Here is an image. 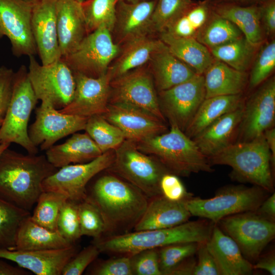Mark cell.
Instances as JSON below:
<instances>
[{
	"label": "cell",
	"mask_w": 275,
	"mask_h": 275,
	"mask_svg": "<svg viewBox=\"0 0 275 275\" xmlns=\"http://www.w3.org/2000/svg\"><path fill=\"white\" fill-rule=\"evenodd\" d=\"M86 187V198L100 212L102 236L131 232L143 215L149 198L138 188L107 169Z\"/></svg>",
	"instance_id": "6da1fadb"
},
{
	"label": "cell",
	"mask_w": 275,
	"mask_h": 275,
	"mask_svg": "<svg viewBox=\"0 0 275 275\" xmlns=\"http://www.w3.org/2000/svg\"><path fill=\"white\" fill-rule=\"evenodd\" d=\"M45 155L5 149L0 155V197L30 211L43 191L42 182L58 170Z\"/></svg>",
	"instance_id": "7a4b0ae2"
},
{
	"label": "cell",
	"mask_w": 275,
	"mask_h": 275,
	"mask_svg": "<svg viewBox=\"0 0 275 275\" xmlns=\"http://www.w3.org/2000/svg\"><path fill=\"white\" fill-rule=\"evenodd\" d=\"M213 227L205 221L186 222L160 229L134 231L126 233L93 239L100 253L130 256L139 252L167 245L194 242L206 243Z\"/></svg>",
	"instance_id": "3957f363"
},
{
	"label": "cell",
	"mask_w": 275,
	"mask_h": 275,
	"mask_svg": "<svg viewBox=\"0 0 275 275\" xmlns=\"http://www.w3.org/2000/svg\"><path fill=\"white\" fill-rule=\"evenodd\" d=\"M136 144L141 151L153 157L177 176L214 170L194 141L176 126L171 125L169 131Z\"/></svg>",
	"instance_id": "277c9868"
},
{
	"label": "cell",
	"mask_w": 275,
	"mask_h": 275,
	"mask_svg": "<svg viewBox=\"0 0 275 275\" xmlns=\"http://www.w3.org/2000/svg\"><path fill=\"white\" fill-rule=\"evenodd\" d=\"M208 159L212 166L230 167L233 177L239 181L273 191L271 155L263 134L249 141L234 142Z\"/></svg>",
	"instance_id": "5b68a950"
},
{
	"label": "cell",
	"mask_w": 275,
	"mask_h": 275,
	"mask_svg": "<svg viewBox=\"0 0 275 275\" xmlns=\"http://www.w3.org/2000/svg\"><path fill=\"white\" fill-rule=\"evenodd\" d=\"M38 99L30 82L28 70L21 65L14 73L12 94L0 127V144L16 143L30 154H37L38 147L28 134V122Z\"/></svg>",
	"instance_id": "8992f818"
},
{
	"label": "cell",
	"mask_w": 275,
	"mask_h": 275,
	"mask_svg": "<svg viewBox=\"0 0 275 275\" xmlns=\"http://www.w3.org/2000/svg\"><path fill=\"white\" fill-rule=\"evenodd\" d=\"M114 151V161L108 170L138 188L149 198L161 195L160 179L169 172L161 163L141 151L136 143L126 139Z\"/></svg>",
	"instance_id": "52a82bcc"
},
{
	"label": "cell",
	"mask_w": 275,
	"mask_h": 275,
	"mask_svg": "<svg viewBox=\"0 0 275 275\" xmlns=\"http://www.w3.org/2000/svg\"><path fill=\"white\" fill-rule=\"evenodd\" d=\"M262 188L231 186L224 187L213 197L191 198L186 200L191 215L218 223L227 216L246 212H255L266 199Z\"/></svg>",
	"instance_id": "ba28073f"
},
{
	"label": "cell",
	"mask_w": 275,
	"mask_h": 275,
	"mask_svg": "<svg viewBox=\"0 0 275 275\" xmlns=\"http://www.w3.org/2000/svg\"><path fill=\"white\" fill-rule=\"evenodd\" d=\"M29 57L28 75L37 98L62 109L72 100L75 89L73 72L60 59L50 64H39L34 56Z\"/></svg>",
	"instance_id": "9c48e42d"
},
{
	"label": "cell",
	"mask_w": 275,
	"mask_h": 275,
	"mask_svg": "<svg viewBox=\"0 0 275 275\" xmlns=\"http://www.w3.org/2000/svg\"><path fill=\"white\" fill-rule=\"evenodd\" d=\"M119 51L111 31L102 26L88 34L72 52L61 59L73 73L97 78L106 73Z\"/></svg>",
	"instance_id": "30bf717a"
},
{
	"label": "cell",
	"mask_w": 275,
	"mask_h": 275,
	"mask_svg": "<svg viewBox=\"0 0 275 275\" xmlns=\"http://www.w3.org/2000/svg\"><path fill=\"white\" fill-rule=\"evenodd\" d=\"M114 103L135 106L166 122L159 107L157 92L147 64L111 81L109 103Z\"/></svg>",
	"instance_id": "8fae6325"
},
{
	"label": "cell",
	"mask_w": 275,
	"mask_h": 275,
	"mask_svg": "<svg viewBox=\"0 0 275 275\" xmlns=\"http://www.w3.org/2000/svg\"><path fill=\"white\" fill-rule=\"evenodd\" d=\"M218 222L223 231L236 242L247 259H257L274 237V222L254 211L231 215Z\"/></svg>",
	"instance_id": "7c38bea8"
},
{
	"label": "cell",
	"mask_w": 275,
	"mask_h": 275,
	"mask_svg": "<svg viewBox=\"0 0 275 275\" xmlns=\"http://www.w3.org/2000/svg\"><path fill=\"white\" fill-rule=\"evenodd\" d=\"M114 158L115 151L111 150L90 161L59 168L43 181V191L59 193L79 203L86 198L89 182L98 174L109 168Z\"/></svg>",
	"instance_id": "4fadbf2b"
},
{
	"label": "cell",
	"mask_w": 275,
	"mask_h": 275,
	"mask_svg": "<svg viewBox=\"0 0 275 275\" xmlns=\"http://www.w3.org/2000/svg\"><path fill=\"white\" fill-rule=\"evenodd\" d=\"M157 96L166 121L184 132L205 99L203 75L197 74L184 82L158 92Z\"/></svg>",
	"instance_id": "5bb4252c"
},
{
	"label": "cell",
	"mask_w": 275,
	"mask_h": 275,
	"mask_svg": "<svg viewBox=\"0 0 275 275\" xmlns=\"http://www.w3.org/2000/svg\"><path fill=\"white\" fill-rule=\"evenodd\" d=\"M33 4L25 0H0V39H9L17 57L37 53L31 27Z\"/></svg>",
	"instance_id": "9a60e30c"
},
{
	"label": "cell",
	"mask_w": 275,
	"mask_h": 275,
	"mask_svg": "<svg viewBox=\"0 0 275 275\" xmlns=\"http://www.w3.org/2000/svg\"><path fill=\"white\" fill-rule=\"evenodd\" d=\"M35 113V120L28 129L29 136L35 146L46 151L59 140L85 130L88 119L62 113L46 101H41Z\"/></svg>",
	"instance_id": "2e32d148"
},
{
	"label": "cell",
	"mask_w": 275,
	"mask_h": 275,
	"mask_svg": "<svg viewBox=\"0 0 275 275\" xmlns=\"http://www.w3.org/2000/svg\"><path fill=\"white\" fill-rule=\"evenodd\" d=\"M245 101L238 128V142L252 140L273 127L275 119V79H266Z\"/></svg>",
	"instance_id": "e0dca14e"
},
{
	"label": "cell",
	"mask_w": 275,
	"mask_h": 275,
	"mask_svg": "<svg viewBox=\"0 0 275 275\" xmlns=\"http://www.w3.org/2000/svg\"><path fill=\"white\" fill-rule=\"evenodd\" d=\"M101 116L118 127L125 139L135 143L168 131L166 123L154 115L124 103H108L106 112Z\"/></svg>",
	"instance_id": "ac0fdd59"
},
{
	"label": "cell",
	"mask_w": 275,
	"mask_h": 275,
	"mask_svg": "<svg viewBox=\"0 0 275 275\" xmlns=\"http://www.w3.org/2000/svg\"><path fill=\"white\" fill-rule=\"evenodd\" d=\"M73 74L75 81L73 97L67 106L59 111L87 118L104 114L110 95L111 79L107 73L97 78Z\"/></svg>",
	"instance_id": "d6986e66"
},
{
	"label": "cell",
	"mask_w": 275,
	"mask_h": 275,
	"mask_svg": "<svg viewBox=\"0 0 275 275\" xmlns=\"http://www.w3.org/2000/svg\"><path fill=\"white\" fill-rule=\"evenodd\" d=\"M156 1L149 0L132 3L119 0L111 32L114 42L120 46L138 38L156 35L153 32L152 24Z\"/></svg>",
	"instance_id": "ffe728a7"
},
{
	"label": "cell",
	"mask_w": 275,
	"mask_h": 275,
	"mask_svg": "<svg viewBox=\"0 0 275 275\" xmlns=\"http://www.w3.org/2000/svg\"><path fill=\"white\" fill-rule=\"evenodd\" d=\"M58 0H35L33 2L31 27L42 65L61 59L57 27Z\"/></svg>",
	"instance_id": "44dd1931"
},
{
	"label": "cell",
	"mask_w": 275,
	"mask_h": 275,
	"mask_svg": "<svg viewBox=\"0 0 275 275\" xmlns=\"http://www.w3.org/2000/svg\"><path fill=\"white\" fill-rule=\"evenodd\" d=\"M75 243L67 248L45 250L0 249V258L12 261L37 275H61L66 263L80 250Z\"/></svg>",
	"instance_id": "7402d4cb"
},
{
	"label": "cell",
	"mask_w": 275,
	"mask_h": 275,
	"mask_svg": "<svg viewBox=\"0 0 275 275\" xmlns=\"http://www.w3.org/2000/svg\"><path fill=\"white\" fill-rule=\"evenodd\" d=\"M56 16L62 58L72 52L88 33L81 3L76 0H58Z\"/></svg>",
	"instance_id": "603a6c76"
},
{
	"label": "cell",
	"mask_w": 275,
	"mask_h": 275,
	"mask_svg": "<svg viewBox=\"0 0 275 275\" xmlns=\"http://www.w3.org/2000/svg\"><path fill=\"white\" fill-rule=\"evenodd\" d=\"M213 257L220 275H248L253 265L241 253L236 242L217 226L213 227L205 243Z\"/></svg>",
	"instance_id": "cb8c5ba5"
},
{
	"label": "cell",
	"mask_w": 275,
	"mask_h": 275,
	"mask_svg": "<svg viewBox=\"0 0 275 275\" xmlns=\"http://www.w3.org/2000/svg\"><path fill=\"white\" fill-rule=\"evenodd\" d=\"M243 106L221 116L193 139L208 158L234 143Z\"/></svg>",
	"instance_id": "d4e9b609"
},
{
	"label": "cell",
	"mask_w": 275,
	"mask_h": 275,
	"mask_svg": "<svg viewBox=\"0 0 275 275\" xmlns=\"http://www.w3.org/2000/svg\"><path fill=\"white\" fill-rule=\"evenodd\" d=\"M186 200L171 201L161 195L149 198L146 210L133 231L167 228L187 222L191 215L186 205Z\"/></svg>",
	"instance_id": "484cf974"
},
{
	"label": "cell",
	"mask_w": 275,
	"mask_h": 275,
	"mask_svg": "<svg viewBox=\"0 0 275 275\" xmlns=\"http://www.w3.org/2000/svg\"><path fill=\"white\" fill-rule=\"evenodd\" d=\"M157 92L170 89L197 75L163 44L152 55L147 63Z\"/></svg>",
	"instance_id": "4316f807"
},
{
	"label": "cell",
	"mask_w": 275,
	"mask_h": 275,
	"mask_svg": "<svg viewBox=\"0 0 275 275\" xmlns=\"http://www.w3.org/2000/svg\"><path fill=\"white\" fill-rule=\"evenodd\" d=\"M163 43L157 35L136 38L120 46V51L110 64L107 73L111 80L146 65L153 53Z\"/></svg>",
	"instance_id": "83f0119b"
},
{
	"label": "cell",
	"mask_w": 275,
	"mask_h": 275,
	"mask_svg": "<svg viewBox=\"0 0 275 275\" xmlns=\"http://www.w3.org/2000/svg\"><path fill=\"white\" fill-rule=\"evenodd\" d=\"M103 153L86 132L74 133L65 142L53 145L46 151V157L59 169L71 164L90 161Z\"/></svg>",
	"instance_id": "f1b7e54d"
},
{
	"label": "cell",
	"mask_w": 275,
	"mask_h": 275,
	"mask_svg": "<svg viewBox=\"0 0 275 275\" xmlns=\"http://www.w3.org/2000/svg\"><path fill=\"white\" fill-rule=\"evenodd\" d=\"M204 74L205 98L242 94L249 84L246 72L237 70L216 59Z\"/></svg>",
	"instance_id": "f546056e"
},
{
	"label": "cell",
	"mask_w": 275,
	"mask_h": 275,
	"mask_svg": "<svg viewBox=\"0 0 275 275\" xmlns=\"http://www.w3.org/2000/svg\"><path fill=\"white\" fill-rule=\"evenodd\" d=\"M169 51L190 67L197 74L204 75L214 60L209 48L195 38H181L166 32L158 35Z\"/></svg>",
	"instance_id": "4dcf8cb0"
},
{
	"label": "cell",
	"mask_w": 275,
	"mask_h": 275,
	"mask_svg": "<svg viewBox=\"0 0 275 275\" xmlns=\"http://www.w3.org/2000/svg\"><path fill=\"white\" fill-rule=\"evenodd\" d=\"M235 24L252 44L259 46L263 40L259 6H241L233 3L215 4L212 10Z\"/></svg>",
	"instance_id": "1f68e13d"
},
{
	"label": "cell",
	"mask_w": 275,
	"mask_h": 275,
	"mask_svg": "<svg viewBox=\"0 0 275 275\" xmlns=\"http://www.w3.org/2000/svg\"><path fill=\"white\" fill-rule=\"evenodd\" d=\"M244 102L242 94L205 98L184 133L193 139L216 119L239 108Z\"/></svg>",
	"instance_id": "d6a6232c"
},
{
	"label": "cell",
	"mask_w": 275,
	"mask_h": 275,
	"mask_svg": "<svg viewBox=\"0 0 275 275\" xmlns=\"http://www.w3.org/2000/svg\"><path fill=\"white\" fill-rule=\"evenodd\" d=\"M74 244V243H73ZM57 231H52L34 222L30 216L20 225L12 250L61 249L72 245Z\"/></svg>",
	"instance_id": "836d02e7"
},
{
	"label": "cell",
	"mask_w": 275,
	"mask_h": 275,
	"mask_svg": "<svg viewBox=\"0 0 275 275\" xmlns=\"http://www.w3.org/2000/svg\"><path fill=\"white\" fill-rule=\"evenodd\" d=\"M243 36L235 24L211 10L207 21L195 38L209 49Z\"/></svg>",
	"instance_id": "e575fe53"
},
{
	"label": "cell",
	"mask_w": 275,
	"mask_h": 275,
	"mask_svg": "<svg viewBox=\"0 0 275 275\" xmlns=\"http://www.w3.org/2000/svg\"><path fill=\"white\" fill-rule=\"evenodd\" d=\"M258 47L243 36L209 50L215 59L237 70L246 72L255 57Z\"/></svg>",
	"instance_id": "d590c367"
},
{
	"label": "cell",
	"mask_w": 275,
	"mask_h": 275,
	"mask_svg": "<svg viewBox=\"0 0 275 275\" xmlns=\"http://www.w3.org/2000/svg\"><path fill=\"white\" fill-rule=\"evenodd\" d=\"M31 215L30 211L0 197V249H14L19 228Z\"/></svg>",
	"instance_id": "8d00e7d4"
},
{
	"label": "cell",
	"mask_w": 275,
	"mask_h": 275,
	"mask_svg": "<svg viewBox=\"0 0 275 275\" xmlns=\"http://www.w3.org/2000/svg\"><path fill=\"white\" fill-rule=\"evenodd\" d=\"M85 130L102 153L116 149L125 140L123 132L101 115L89 118Z\"/></svg>",
	"instance_id": "74e56055"
},
{
	"label": "cell",
	"mask_w": 275,
	"mask_h": 275,
	"mask_svg": "<svg viewBox=\"0 0 275 275\" xmlns=\"http://www.w3.org/2000/svg\"><path fill=\"white\" fill-rule=\"evenodd\" d=\"M210 13L208 2L195 3L165 32L178 37L195 38L207 21Z\"/></svg>",
	"instance_id": "f35d334b"
},
{
	"label": "cell",
	"mask_w": 275,
	"mask_h": 275,
	"mask_svg": "<svg viewBox=\"0 0 275 275\" xmlns=\"http://www.w3.org/2000/svg\"><path fill=\"white\" fill-rule=\"evenodd\" d=\"M119 0H86L81 3L88 34L103 26L111 32Z\"/></svg>",
	"instance_id": "ab89813d"
},
{
	"label": "cell",
	"mask_w": 275,
	"mask_h": 275,
	"mask_svg": "<svg viewBox=\"0 0 275 275\" xmlns=\"http://www.w3.org/2000/svg\"><path fill=\"white\" fill-rule=\"evenodd\" d=\"M65 195L51 191H43L36 202V206L30 216L35 223L52 231H57V225L61 208L67 199Z\"/></svg>",
	"instance_id": "60d3db41"
},
{
	"label": "cell",
	"mask_w": 275,
	"mask_h": 275,
	"mask_svg": "<svg viewBox=\"0 0 275 275\" xmlns=\"http://www.w3.org/2000/svg\"><path fill=\"white\" fill-rule=\"evenodd\" d=\"M195 4L193 0H157L152 17L154 34L158 36L166 31Z\"/></svg>",
	"instance_id": "b9f144b4"
},
{
	"label": "cell",
	"mask_w": 275,
	"mask_h": 275,
	"mask_svg": "<svg viewBox=\"0 0 275 275\" xmlns=\"http://www.w3.org/2000/svg\"><path fill=\"white\" fill-rule=\"evenodd\" d=\"M199 243H177L157 249L159 266L162 275H170L171 271L197 251Z\"/></svg>",
	"instance_id": "7bdbcfd3"
},
{
	"label": "cell",
	"mask_w": 275,
	"mask_h": 275,
	"mask_svg": "<svg viewBox=\"0 0 275 275\" xmlns=\"http://www.w3.org/2000/svg\"><path fill=\"white\" fill-rule=\"evenodd\" d=\"M57 231L66 240L75 243L81 237L78 203L67 199L63 204L58 217Z\"/></svg>",
	"instance_id": "ee69618b"
},
{
	"label": "cell",
	"mask_w": 275,
	"mask_h": 275,
	"mask_svg": "<svg viewBox=\"0 0 275 275\" xmlns=\"http://www.w3.org/2000/svg\"><path fill=\"white\" fill-rule=\"evenodd\" d=\"M275 67V41L272 40L264 45L254 61L250 76L249 87H258L268 79Z\"/></svg>",
	"instance_id": "f6af8a7d"
},
{
	"label": "cell",
	"mask_w": 275,
	"mask_h": 275,
	"mask_svg": "<svg viewBox=\"0 0 275 275\" xmlns=\"http://www.w3.org/2000/svg\"><path fill=\"white\" fill-rule=\"evenodd\" d=\"M78 215L81 236L97 239L104 234L105 226L100 212L86 199L78 203Z\"/></svg>",
	"instance_id": "bcb514c9"
},
{
	"label": "cell",
	"mask_w": 275,
	"mask_h": 275,
	"mask_svg": "<svg viewBox=\"0 0 275 275\" xmlns=\"http://www.w3.org/2000/svg\"><path fill=\"white\" fill-rule=\"evenodd\" d=\"M87 269L92 275H132L130 257L115 256L106 260H94Z\"/></svg>",
	"instance_id": "7dc6e473"
},
{
	"label": "cell",
	"mask_w": 275,
	"mask_h": 275,
	"mask_svg": "<svg viewBox=\"0 0 275 275\" xmlns=\"http://www.w3.org/2000/svg\"><path fill=\"white\" fill-rule=\"evenodd\" d=\"M129 257L132 275H162L157 249L143 250Z\"/></svg>",
	"instance_id": "c3c4849f"
},
{
	"label": "cell",
	"mask_w": 275,
	"mask_h": 275,
	"mask_svg": "<svg viewBox=\"0 0 275 275\" xmlns=\"http://www.w3.org/2000/svg\"><path fill=\"white\" fill-rule=\"evenodd\" d=\"M100 253L98 248L91 243L79 251L66 263L63 269L62 275H81L95 260Z\"/></svg>",
	"instance_id": "681fc988"
},
{
	"label": "cell",
	"mask_w": 275,
	"mask_h": 275,
	"mask_svg": "<svg viewBox=\"0 0 275 275\" xmlns=\"http://www.w3.org/2000/svg\"><path fill=\"white\" fill-rule=\"evenodd\" d=\"M159 187L161 195L171 201H180L191 197L178 176L170 172L162 175Z\"/></svg>",
	"instance_id": "f907efd6"
},
{
	"label": "cell",
	"mask_w": 275,
	"mask_h": 275,
	"mask_svg": "<svg viewBox=\"0 0 275 275\" xmlns=\"http://www.w3.org/2000/svg\"><path fill=\"white\" fill-rule=\"evenodd\" d=\"M14 72L5 66L0 67V118L4 119L11 99Z\"/></svg>",
	"instance_id": "816d5d0a"
},
{
	"label": "cell",
	"mask_w": 275,
	"mask_h": 275,
	"mask_svg": "<svg viewBox=\"0 0 275 275\" xmlns=\"http://www.w3.org/2000/svg\"><path fill=\"white\" fill-rule=\"evenodd\" d=\"M197 252L198 261L194 267L193 275L219 274L215 262L205 243L199 244Z\"/></svg>",
	"instance_id": "f5cc1de1"
},
{
	"label": "cell",
	"mask_w": 275,
	"mask_h": 275,
	"mask_svg": "<svg viewBox=\"0 0 275 275\" xmlns=\"http://www.w3.org/2000/svg\"><path fill=\"white\" fill-rule=\"evenodd\" d=\"M259 7L263 31L267 35H273L275 32V0H264Z\"/></svg>",
	"instance_id": "db71d44e"
},
{
	"label": "cell",
	"mask_w": 275,
	"mask_h": 275,
	"mask_svg": "<svg viewBox=\"0 0 275 275\" xmlns=\"http://www.w3.org/2000/svg\"><path fill=\"white\" fill-rule=\"evenodd\" d=\"M260 216L272 222L275 219V193L265 199L255 211Z\"/></svg>",
	"instance_id": "11a10c76"
},
{
	"label": "cell",
	"mask_w": 275,
	"mask_h": 275,
	"mask_svg": "<svg viewBox=\"0 0 275 275\" xmlns=\"http://www.w3.org/2000/svg\"><path fill=\"white\" fill-rule=\"evenodd\" d=\"M254 269H260L267 271L271 275L275 274V257L273 254H269L260 259L253 265Z\"/></svg>",
	"instance_id": "9f6ffc18"
},
{
	"label": "cell",
	"mask_w": 275,
	"mask_h": 275,
	"mask_svg": "<svg viewBox=\"0 0 275 275\" xmlns=\"http://www.w3.org/2000/svg\"><path fill=\"white\" fill-rule=\"evenodd\" d=\"M195 264L196 262L188 258L174 268L170 275H193Z\"/></svg>",
	"instance_id": "6f0895ef"
},
{
	"label": "cell",
	"mask_w": 275,
	"mask_h": 275,
	"mask_svg": "<svg viewBox=\"0 0 275 275\" xmlns=\"http://www.w3.org/2000/svg\"><path fill=\"white\" fill-rule=\"evenodd\" d=\"M28 272L20 267L12 266L0 258V275H28Z\"/></svg>",
	"instance_id": "680465c9"
},
{
	"label": "cell",
	"mask_w": 275,
	"mask_h": 275,
	"mask_svg": "<svg viewBox=\"0 0 275 275\" xmlns=\"http://www.w3.org/2000/svg\"><path fill=\"white\" fill-rule=\"evenodd\" d=\"M266 143L270 151L272 164L275 163V129L271 127L266 130L263 133Z\"/></svg>",
	"instance_id": "91938a15"
},
{
	"label": "cell",
	"mask_w": 275,
	"mask_h": 275,
	"mask_svg": "<svg viewBox=\"0 0 275 275\" xmlns=\"http://www.w3.org/2000/svg\"><path fill=\"white\" fill-rule=\"evenodd\" d=\"M215 4L218 3H233L236 4L237 3H244L253 2L258 0H213Z\"/></svg>",
	"instance_id": "94428289"
},
{
	"label": "cell",
	"mask_w": 275,
	"mask_h": 275,
	"mask_svg": "<svg viewBox=\"0 0 275 275\" xmlns=\"http://www.w3.org/2000/svg\"><path fill=\"white\" fill-rule=\"evenodd\" d=\"M10 145L9 143H2L0 144V155L2 152L7 148H9Z\"/></svg>",
	"instance_id": "6125c7cd"
},
{
	"label": "cell",
	"mask_w": 275,
	"mask_h": 275,
	"mask_svg": "<svg viewBox=\"0 0 275 275\" xmlns=\"http://www.w3.org/2000/svg\"><path fill=\"white\" fill-rule=\"evenodd\" d=\"M124 1L129 3H135L147 1H149V0H124Z\"/></svg>",
	"instance_id": "be15d7a7"
},
{
	"label": "cell",
	"mask_w": 275,
	"mask_h": 275,
	"mask_svg": "<svg viewBox=\"0 0 275 275\" xmlns=\"http://www.w3.org/2000/svg\"><path fill=\"white\" fill-rule=\"evenodd\" d=\"M3 120H4V119H1V118H0V127H1V126L2 125V123H3Z\"/></svg>",
	"instance_id": "e7e4bbea"
},
{
	"label": "cell",
	"mask_w": 275,
	"mask_h": 275,
	"mask_svg": "<svg viewBox=\"0 0 275 275\" xmlns=\"http://www.w3.org/2000/svg\"><path fill=\"white\" fill-rule=\"evenodd\" d=\"M76 1L79 2V3H81L85 2L86 0H76Z\"/></svg>",
	"instance_id": "03108f58"
},
{
	"label": "cell",
	"mask_w": 275,
	"mask_h": 275,
	"mask_svg": "<svg viewBox=\"0 0 275 275\" xmlns=\"http://www.w3.org/2000/svg\"><path fill=\"white\" fill-rule=\"evenodd\" d=\"M25 1L33 2H34L35 0H25Z\"/></svg>",
	"instance_id": "003e7915"
}]
</instances>
